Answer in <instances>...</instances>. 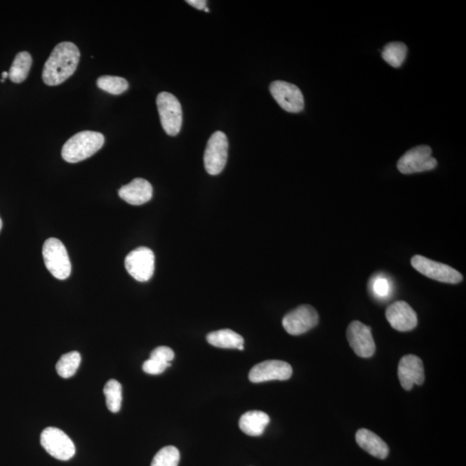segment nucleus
<instances>
[{"label":"nucleus","instance_id":"nucleus-25","mask_svg":"<svg viewBox=\"0 0 466 466\" xmlns=\"http://www.w3.org/2000/svg\"><path fill=\"white\" fill-rule=\"evenodd\" d=\"M104 394L106 396V403L109 411L118 413L122 404V386L120 383L111 379L104 387Z\"/></svg>","mask_w":466,"mask_h":466},{"label":"nucleus","instance_id":"nucleus-21","mask_svg":"<svg viewBox=\"0 0 466 466\" xmlns=\"http://www.w3.org/2000/svg\"><path fill=\"white\" fill-rule=\"evenodd\" d=\"M81 362V357L78 352H70L64 354L56 364V371L62 378H72L76 373Z\"/></svg>","mask_w":466,"mask_h":466},{"label":"nucleus","instance_id":"nucleus-6","mask_svg":"<svg viewBox=\"0 0 466 466\" xmlns=\"http://www.w3.org/2000/svg\"><path fill=\"white\" fill-rule=\"evenodd\" d=\"M228 139L222 131H216L209 138L204 153L206 172L217 175L223 171L228 157Z\"/></svg>","mask_w":466,"mask_h":466},{"label":"nucleus","instance_id":"nucleus-11","mask_svg":"<svg viewBox=\"0 0 466 466\" xmlns=\"http://www.w3.org/2000/svg\"><path fill=\"white\" fill-rule=\"evenodd\" d=\"M269 91L284 110L298 114L303 111L304 98L298 86L283 81H276L269 86Z\"/></svg>","mask_w":466,"mask_h":466},{"label":"nucleus","instance_id":"nucleus-26","mask_svg":"<svg viewBox=\"0 0 466 466\" xmlns=\"http://www.w3.org/2000/svg\"><path fill=\"white\" fill-rule=\"evenodd\" d=\"M180 452L173 446H165L154 457L150 466H178Z\"/></svg>","mask_w":466,"mask_h":466},{"label":"nucleus","instance_id":"nucleus-15","mask_svg":"<svg viewBox=\"0 0 466 466\" xmlns=\"http://www.w3.org/2000/svg\"><path fill=\"white\" fill-rule=\"evenodd\" d=\"M398 378L406 390H411L415 385H422L425 381L422 359L415 355L404 356L398 366Z\"/></svg>","mask_w":466,"mask_h":466},{"label":"nucleus","instance_id":"nucleus-10","mask_svg":"<svg viewBox=\"0 0 466 466\" xmlns=\"http://www.w3.org/2000/svg\"><path fill=\"white\" fill-rule=\"evenodd\" d=\"M319 314L314 307L300 306L289 312L283 319V326L286 332L297 336L305 333L318 325Z\"/></svg>","mask_w":466,"mask_h":466},{"label":"nucleus","instance_id":"nucleus-31","mask_svg":"<svg viewBox=\"0 0 466 466\" xmlns=\"http://www.w3.org/2000/svg\"><path fill=\"white\" fill-rule=\"evenodd\" d=\"M1 229H2V220L1 218H0V231H1Z\"/></svg>","mask_w":466,"mask_h":466},{"label":"nucleus","instance_id":"nucleus-19","mask_svg":"<svg viewBox=\"0 0 466 466\" xmlns=\"http://www.w3.org/2000/svg\"><path fill=\"white\" fill-rule=\"evenodd\" d=\"M210 345L218 348L239 349L244 343V338L231 329L215 331L206 336Z\"/></svg>","mask_w":466,"mask_h":466},{"label":"nucleus","instance_id":"nucleus-29","mask_svg":"<svg viewBox=\"0 0 466 466\" xmlns=\"http://www.w3.org/2000/svg\"><path fill=\"white\" fill-rule=\"evenodd\" d=\"M186 3L198 10H204L206 7V4H208L205 0H187Z\"/></svg>","mask_w":466,"mask_h":466},{"label":"nucleus","instance_id":"nucleus-1","mask_svg":"<svg viewBox=\"0 0 466 466\" xmlns=\"http://www.w3.org/2000/svg\"><path fill=\"white\" fill-rule=\"evenodd\" d=\"M80 58V51L74 44L63 42L56 45L44 64V84L51 86L63 84L76 70Z\"/></svg>","mask_w":466,"mask_h":466},{"label":"nucleus","instance_id":"nucleus-3","mask_svg":"<svg viewBox=\"0 0 466 466\" xmlns=\"http://www.w3.org/2000/svg\"><path fill=\"white\" fill-rule=\"evenodd\" d=\"M43 255L45 266L56 279L65 280L70 276L72 266L69 254L59 239H47L44 244Z\"/></svg>","mask_w":466,"mask_h":466},{"label":"nucleus","instance_id":"nucleus-13","mask_svg":"<svg viewBox=\"0 0 466 466\" xmlns=\"http://www.w3.org/2000/svg\"><path fill=\"white\" fill-rule=\"evenodd\" d=\"M350 345L356 354L368 359L374 355L375 345L370 326L360 321H352L347 331Z\"/></svg>","mask_w":466,"mask_h":466},{"label":"nucleus","instance_id":"nucleus-20","mask_svg":"<svg viewBox=\"0 0 466 466\" xmlns=\"http://www.w3.org/2000/svg\"><path fill=\"white\" fill-rule=\"evenodd\" d=\"M32 58L27 51H22L15 58L9 71V78L14 84H21L28 77L32 69Z\"/></svg>","mask_w":466,"mask_h":466},{"label":"nucleus","instance_id":"nucleus-18","mask_svg":"<svg viewBox=\"0 0 466 466\" xmlns=\"http://www.w3.org/2000/svg\"><path fill=\"white\" fill-rule=\"evenodd\" d=\"M269 423V417L262 411L244 413L239 420V427L244 434L250 436H260Z\"/></svg>","mask_w":466,"mask_h":466},{"label":"nucleus","instance_id":"nucleus-32","mask_svg":"<svg viewBox=\"0 0 466 466\" xmlns=\"http://www.w3.org/2000/svg\"><path fill=\"white\" fill-rule=\"evenodd\" d=\"M204 11H206V13H209V11H210L209 9L208 8V7H206Z\"/></svg>","mask_w":466,"mask_h":466},{"label":"nucleus","instance_id":"nucleus-24","mask_svg":"<svg viewBox=\"0 0 466 466\" xmlns=\"http://www.w3.org/2000/svg\"><path fill=\"white\" fill-rule=\"evenodd\" d=\"M97 86L103 91L114 95H122L129 88V84L125 78L112 75H103L98 79Z\"/></svg>","mask_w":466,"mask_h":466},{"label":"nucleus","instance_id":"nucleus-2","mask_svg":"<svg viewBox=\"0 0 466 466\" xmlns=\"http://www.w3.org/2000/svg\"><path fill=\"white\" fill-rule=\"evenodd\" d=\"M104 142L103 134L92 131H81L64 144L62 159L69 164L80 163L99 152Z\"/></svg>","mask_w":466,"mask_h":466},{"label":"nucleus","instance_id":"nucleus-7","mask_svg":"<svg viewBox=\"0 0 466 466\" xmlns=\"http://www.w3.org/2000/svg\"><path fill=\"white\" fill-rule=\"evenodd\" d=\"M41 445L50 455L59 460H69L75 453L72 439L56 427L45 428L41 434Z\"/></svg>","mask_w":466,"mask_h":466},{"label":"nucleus","instance_id":"nucleus-5","mask_svg":"<svg viewBox=\"0 0 466 466\" xmlns=\"http://www.w3.org/2000/svg\"><path fill=\"white\" fill-rule=\"evenodd\" d=\"M413 269L423 276L441 283L456 284L463 280V276L455 269L441 262L432 260L423 255H415L411 259Z\"/></svg>","mask_w":466,"mask_h":466},{"label":"nucleus","instance_id":"nucleus-14","mask_svg":"<svg viewBox=\"0 0 466 466\" xmlns=\"http://www.w3.org/2000/svg\"><path fill=\"white\" fill-rule=\"evenodd\" d=\"M385 314L390 326L399 332H408L418 324L415 311L404 300H398L387 307Z\"/></svg>","mask_w":466,"mask_h":466},{"label":"nucleus","instance_id":"nucleus-23","mask_svg":"<svg viewBox=\"0 0 466 466\" xmlns=\"http://www.w3.org/2000/svg\"><path fill=\"white\" fill-rule=\"evenodd\" d=\"M372 295L379 300L389 299L392 295L393 285L389 277L383 274L372 277L369 285Z\"/></svg>","mask_w":466,"mask_h":466},{"label":"nucleus","instance_id":"nucleus-22","mask_svg":"<svg viewBox=\"0 0 466 466\" xmlns=\"http://www.w3.org/2000/svg\"><path fill=\"white\" fill-rule=\"evenodd\" d=\"M408 48L404 43L394 42L385 45L382 52L385 61L393 67L403 65L407 56Z\"/></svg>","mask_w":466,"mask_h":466},{"label":"nucleus","instance_id":"nucleus-12","mask_svg":"<svg viewBox=\"0 0 466 466\" xmlns=\"http://www.w3.org/2000/svg\"><path fill=\"white\" fill-rule=\"evenodd\" d=\"M291 364L281 360H267L255 364L251 370L249 379L254 383L274 380L285 381L292 377Z\"/></svg>","mask_w":466,"mask_h":466},{"label":"nucleus","instance_id":"nucleus-30","mask_svg":"<svg viewBox=\"0 0 466 466\" xmlns=\"http://www.w3.org/2000/svg\"><path fill=\"white\" fill-rule=\"evenodd\" d=\"M7 77H9V73L8 72H3L2 73V79L3 80H6Z\"/></svg>","mask_w":466,"mask_h":466},{"label":"nucleus","instance_id":"nucleus-27","mask_svg":"<svg viewBox=\"0 0 466 466\" xmlns=\"http://www.w3.org/2000/svg\"><path fill=\"white\" fill-rule=\"evenodd\" d=\"M171 366V363H161L159 361L149 359L142 364V370L149 375H159Z\"/></svg>","mask_w":466,"mask_h":466},{"label":"nucleus","instance_id":"nucleus-16","mask_svg":"<svg viewBox=\"0 0 466 466\" xmlns=\"http://www.w3.org/2000/svg\"><path fill=\"white\" fill-rule=\"evenodd\" d=\"M119 197L133 206L144 205L152 200L153 187L147 180L136 178L119 190Z\"/></svg>","mask_w":466,"mask_h":466},{"label":"nucleus","instance_id":"nucleus-9","mask_svg":"<svg viewBox=\"0 0 466 466\" xmlns=\"http://www.w3.org/2000/svg\"><path fill=\"white\" fill-rule=\"evenodd\" d=\"M125 265L135 280L148 281L155 272V255L147 247H138L127 255Z\"/></svg>","mask_w":466,"mask_h":466},{"label":"nucleus","instance_id":"nucleus-28","mask_svg":"<svg viewBox=\"0 0 466 466\" xmlns=\"http://www.w3.org/2000/svg\"><path fill=\"white\" fill-rule=\"evenodd\" d=\"M174 358V351L168 347H159L153 350L149 357V359L159 361L161 363H171Z\"/></svg>","mask_w":466,"mask_h":466},{"label":"nucleus","instance_id":"nucleus-4","mask_svg":"<svg viewBox=\"0 0 466 466\" xmlns=\"http://www.w3.org/2000/svg\"><path fill=\"white\" fill-rule=\"evenodd\" d=\"M157 106L165 133L173 137L178 135L182 126V109L178 98L161 92L157 95Z\"/></svg>","mask_w":466,"mask_h":466},{"label":"nucleus","instance_id":"nucleus-17","mask_svg":"<svg viewBox=\"0 0 466 466\" xmlns=\"http://www.w3.org/2000/svg\"><path fill=\"white\" fill-rule=\"evenodd\" d=\"M356 441L361 448L373 457L385 460L389 455L388 445L378 435L366 428L357 432Z\"/></svg>","mask_w":466,"mask_h":466},{"label":"nucleus","instance_id":"nucleus-8","mask_svg":"<svg viewBox=\"0 0 466 466\" xmlns=\"http://www.w3.org/2000/svg\"><path fill=\"white\" fill-rule=\"evenodd\" d=\"M437 160L432 157L430 146L420 145L408 150L397 163V168L405 175L434 170Z\"/></svg>","mask_w":466,"mask_h":466}]
</instances>
